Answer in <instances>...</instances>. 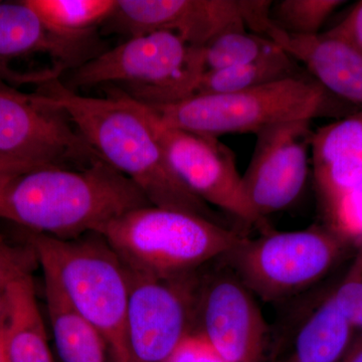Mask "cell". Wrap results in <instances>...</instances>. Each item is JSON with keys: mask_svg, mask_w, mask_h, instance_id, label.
<instances>
[{"mask_svg": "<svg viewBox=\"0 0 362 362\" xmlns=\"http://www.w3.org/2000/svg\"><path fill=\"white\" fill-rule=\"evenodd\" d=\"M199 330L226 362H263L268 326L256 298L233 273L209 283Z\"/></svg>", "mask_w": 362, "mask_h": 362, "instance_id": "4fadbf2b", "label": "cell"}, {"mask_svg": "<svg viewBox=\"0 0 362 362\" xmlns=\"http://www.w3.org/2000/svg\"><path fill=\"white\" fill-rule=\"evenodd\" d=\"M347 245L326 226L245 238L225 258L254 296L279 301L304 291L337 263Z\"/></svg>", "mask_w": 362, "mask_h": 362, "instance_id": "52a82bcc", "label": "cell"}, {"mask_svg": "<svg viewBox=\"0 0 362 362\" xmlns=\"http://www.w3.org/2000/svg\"><path fill=\"white\" fill-rule=\"evenodd\" d=\"M98 233L128 271L160 280L183 278L246 238L202 216L154 206L127 211Z\"/></svg>", "mask_w": 362, "mask_h": 362, "instance_id": "3957f363", "label": "cell"}, {"mask_svg": "<svg viewBox=\"0 0 362 362\" xmlns=\"http://www.w3.org/2000/svg\"><path fill=\"white\" fill-rule=\"evenodd\" d=\"M264 35L273 40L332 96L362 109V54L331 33L310 37L282 32L271 23Z\"/></svg>", "mask_w": 362, "mask_h": 362, "instance_id": "9a60e30c", "label": "cell"}, {"mask_svg": "<svg viewBox=\"0 0 362 362\" xmlns=\"http://www.w3.org/2000/svg\"><path fill=\"white\" fill-rule=\"evenodd\" d=\"M0 362H7L6 351H4V340H2L1 331H0Z\"/></svg>", "mask_w": 362, "mask_h": 362, "instance_id": "4dcf8cb0", "label": "cell"}, {"mask_svg": "<svg viewBox=\"0 0 362 362\" xmlns=\"http://www.w3.org/2000/svg\"><path fill=\"white\" fill-rule=\"evenodd\" d=\"M341 0H279L272 2L269 18L279 30L293 35H318Z\"/></svg>", "mask_w": 362, "mask_h": 362, "instance_id": "603a6c76", "label": "cell"}, {"mask_svg": "<svg viewBox=\"0 0 362 362\" xmlns=\"http://www.w3.org/2000/svg\"><path fill=\"white\" fill-rule=\"evenodd\" d=\"M311 164L321 204L362 183V109L314 131Z\"/></svg>", "mask_w": 362, "mask_h": 362, "instance_id": "2e32d148", "label": "cell"}, {"mask_svg": "<svg viewBox=\"0 0 362 362\" xmlns=\"http://www.w3.org/2000/svg\"><path fill=\"white\" fill-rule=\"evenodd\" d=\"M326 228L362 256V183L330 201L322 202Z\"/></svg>", "mask_w": 362, "mask_h": 362, "instance_id": "cb8c5ba5", "label": "cell"}, {"mask_svg": "<svg viewBox=\"0 0 362 362\" xmlns=\"http://www.w3.org/2000/svg\"><path fill=\"white\" fill-rule=\"evenodd\" d=\"M328 33L346 40L362 54V1Z\"/></svg>", "mask_w": 362, "mask_h": 362, "instance_id": "83f0119b", "label": "cell"}, {"mask_svg": "<svg viewBox=\"0 0 362 362\" xmlns=\"http://www.w3.org/2000/svg\"><path fill=\"white\" fill-rule=\"evenodd\" d=\"M54 32L70 37L94 33L108 20L116 0H23Z\"/></svg>", "mask_w": 362, "mask_h": 362, "instance_id": "44dd1931", "label": "cell"}, {"mask_svg": "<svg viewBox=\"0 0 362 362\" xmlns=\"http://www.w3.org/2000/svg\"><path fill=\"white\" fill-rule=\"evenodd\" d=\"M354 330L330 295L302 326L288 362H338L354 341Z\"/></svg>", "mask_w": 362, "mask_h": 362, "instance_id": "d6986e66", "label": "cell"}, {"mask_svg": "<svg viewBox=\"0 0 362 362\" xmlns=\"http://www.w3.org/2000/svg\"><path fill=\"white\" fill-rule=\"evenodd\" d=\"M312 121H293L256 134L243 187L259 218L287 209L303 192L311 161Z\"/></svg>", "mask_w": 362, "mask_h": 362, "instance_id": "8fae6325", "label": "cell"}, {"mask_svg": "<svg viewBox=\"0 0 362 362\" xmlns=\"http://www.w3.org/2000/svg\"><path fill=\"white\" fill-rule=\"evenodd\" d=\"M165 362H226L201 331H192L183 337Z\"/></svg>", "mask_w": 362, "mask_h": 362, "instance_id": "4316f807", "label": "cell"}, {"mask_svg": "<svg viewBox=\"0 0 362 362\" xmlns=\"http://www.w3.org/2000/svg\"><path fill=\"white\" fill-rule=\"evenodd\" d=\"M37 267V254L28 243L14 245L0 235V294L16 281L32 276Z\"/></svg>", "mask_w": 362, "mask_h": 362, "instance_id": "d4e9b609", "label": "cell"}, {"mask_svg": "<svg viewBox=\"0 0 362 362\" xmlns=\"http://www.w3.org/2000/svg\"><path fill=\"white\" fill-rule=\"evenodd\" d=\"M268 0H117L107 23L128 35L170 32L202 47L233 30L258 33L269 16Z\"/></svg>", "mask_w": 362, "mask_h": 362, "instance_id": "30bf717a", "label": "cell"}, {"mask_svg": "<svg viewBox=\"0 0 362 362\" xmlns=\"http://www.w3.org/2000/svg\"><path fill=\"white\" fill-rule=\"evenodd\" d=\"M44 274L45 303L54 344L63 362H108L104 338L69 301L51 274Z\"/></svg>", "mask_w": 362, "mask_h": 362, "instance_id": "ac0fdd59", "label": "cell"}, {"mask_svg": "<svg viewBox=\"0 0 362 362\" xmlns=\"http://www.w3.org/2000/svg\"><path fill=\"white\" fill-rule=\"evenodd\" d=\"M281 49L273 40L247 30L221 33L202 47L206 71L251 63Z\"/></svg>", "mask_w": 362, "mask_h": 362, "instance_id": "7402d4cb", "label": "cell"}, {"mask_svg": "<svg viewBox=\"0 0 362 362\" xmlns=\"http://www.w3.org/2000/svg\"><path fill=\"white\" fill-rule=\"evenodd\" d=\"M147 206L137 185L103 159L84 168L33 169L0 187V220L58 239L98 233Z\"/></svg>", "mask_w": 362, "mask_h": 362, "instance_id": "7a4b0ae2", "label": "cell"}, {"mask_svg": "<svg viewBox=\"0 0 362 362\" xmlns=\"http://www.w3.org/2000/svg\"><path fill=\"white\" fill-rule=\"evenodd\" d=\"M4 297H2V294H0V319H1L2 315H4Z\"/></svg>", "mask_w": 362, "mask_h": 362, "instance_id": "1f68e13d", "label": "cell"}, {"mask_svg": "<svg viewBox=\"0 0 362 362\" xmlns=\"http://www.w3.org/2000/svg\"><path fill=\"white\" fill-rule=\"evenodd\" d=\"M101 159L57 102L37 90L21 92L0 78V160L25 173L84 168Z\"/></svg>", "mask_w": 362, "mask_h": 362, "instance_id": "ba28073f", "label": "cell"}, {"mask_svg": "<svg viewBox=\"0 0 362 362\" xmlns=\"http://www.w3.org/2000/svg\"><path fill=\"white\" fill-rule=\"evenodd\" d=\"M331 295L351 327L362 331L361 263L356 262L349 276Z\"/></svg>", "mask_w": 362, "mask_h": 362, "instance_id": "484cf974", "label": "cell"}, {"mask_svg": "<svg viewBox=\"0 0 362 362\" xmlns=\"http://www.w3.org/2000/svg\"><path fill=\"white\" fill-rule=\"evenodd\" d=\"M137 103L173 173L192 194L262 233L270 228L247 201L232 150L218 137L169 127L151 109Z\"/></svg>", "mask_w": 362, "mask_h": 362, "instance_id": "9c48e42d", "label": "cell"}, {"mask_svg": "<svg viewBox=\"0 0 362 362\" xmlns=\"http://www.w3.org/2000/svg\"><path fill=\"white\" fill-rule=\"evenodd\" d=\"M331 96L313 78L302 77L232 94L194 95L175 103L145 106L169 127L218 137L256 135L277 124L312 121L334 110Z\"/></svg>", "mask_w": 362, "mask_h": 362, "instance_id": "8992f818", "label": "cell"}, {"mask_svg": "<svg viewBox=\"0 0 362 362\" xmlns=\"http://www.w3.org/2000/svg\"><path fill=\"white\" fill-rule=\"evenodd\" d=\"M206 73L202 47L170 32L130 37L69 71L64 85L80 88L117 85L131 99L147 105L175 103L194 96Z\"/></svg>", "mask_w": 362, "mask_h": 362, "instance_id": "5b68a950", "label": "cell"}, {"mask_svg": "<svg viewBox=\"0 0 362 362\" xmlns=\"http://www.w3.org/2000/svg\"><path fill=\"white\" fill-rule=\"evenodd\" d=\"M95 54L90 35L70 37L54 32L25 1H0V78L13 82L11 62L47 57L65 73L82 66Z\"/></svg>", "mask_w": 362, "mask_h": 362, "instance_id": "5bb4252c", "label": "cell"}, {"mask_svg": "<svg viewBox=\"0 0 362 362\" xmlns=\"http://www.w3.org/2000/svg\"><path fill=\"white\" fill-rule=\"evenodd\" d=\"M2 297L0 331L7 362H52L33 276L8 286Z\"/></svg>", "mask_w": 362, "mask_h": 362, "instance_id": "e0dca14e", "label": "cell"}, {"mask_svg": "<svg viewBox=\"0 0 362 362\" xmlns=\"http://www.w3.org/2000/svg\"><path fill=\"white\" fill-rule=\"evenodd\" d=\"M20 175H23V173H18L11 166L7 165L4 161L0 160V187L6 185L7 181L11 180V178Z\"/></svg>", "mask_w": 362, "mask_h": 362, "instance_id": "f546056e", "label": "cell"}, {"mask_svg": "<svg viewBox=\"0 0 362 362\" xmlns=\"http://www.w3.org/2000/svg\"><path fill=\"white\" fill-rule=\"evenodd\" d=\"M23 230L42 271L56 279L69 301L99 331L112 361L128 362L130 275L103 235L64 240Z\"/></svg>", "mask_w": 362, "mask_h": 362, "instance_id": "277c9868", "label": "cell"}, {"mask_svg": "<svg viewBox=\"0 0 362 362\" xmlns=\"http://www.w3.org/2000/svg\"><path fill=\"white\" fill-rule=\"evenodd\" d=\"M338 362H362V334L352 341L346 354Z\"/></svg>", "mask_w": 362, "mask_h": 362, "instance_id": "f1b7e54d", "label": "cell"}, {"mask_svg": "<svg viewBox=\"0 0 362 362\" xmlns=\"http://www.w3.org/2000/svg\"><path fill=\"white\" fill-rule=\"evenodd\" d=\"M68 113L78 132L112 168L137 185L150 204L228 226L223 216L187 189L173 173L139 104L111 88L109 96L78 94L59 78L37 86Z\"/></svg>", "mask_w": 362, "mask_h": 362, "instance_id": "6da1fadb", "label": "cell"}, {"mask_svg": "<svg viewBox=\"0 0 362 362\" xmlns=\"http://www.w3.org/2000/svg\"><path fill=\"white\" fill-rule=\"evenodd\" d=\"M128 362H165L189 332V293L177 281L131 273Z\"/></svg>", "mask_w": 362, "mask_h": 362, "instance_id": "7c38bea8", "label": "cell"}, {"mask_svg": "<svg viewBox=\"0 0 362 362\" xmlns=\"http://www.w3.org/2000/svg\"><path fill=\"white\" fill-rule=\"evenodd\" d=\"M302 69L303 66L281 49L251 63L206 71L194 95L232 94L286 78L307 77L309 74Z\"/></svg>", "mask_w": 362, "mask_h": 362, "instance_id": "ffe728a7", "label": "cell"}]
</instances>
